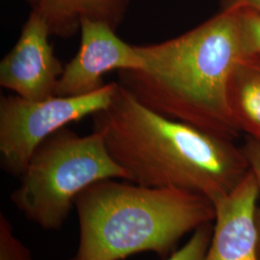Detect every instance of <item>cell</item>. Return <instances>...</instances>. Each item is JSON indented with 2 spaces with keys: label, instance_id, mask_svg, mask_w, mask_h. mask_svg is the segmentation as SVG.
I'll list each match as a JSON object with an SVG mask.
<instances>
[{
  "label": "cell",
  "instance_id": "cell-3",
  "mask_svg": "<svg viewBox=\"0 0 260 260\" xmlns=\"http://www.w3.org/2000/svg\"><path fill=\"white\" fill-rule=\"evenodd\" d=\"M75 207L79 242L70 260H123L142 252L168 257L183 236L215 219L214 204L204 196L113 178L86 188Z\"/></svg>",
  "mask_w": 260,
  "mask_h": 260
},
{
  "label": "cell",
  "instance_id": "cell-14",
  "mask_svg": "<svg viewBox=\"0 0 260 260\" xmlns=\"http://www.w3.org/2000/svg\"><path fill=\"white\" fill-rule=\"evenodd\" d=\"M244 150V153L248 159L249 165L251 172L256 177L258 187L260 191V142L256 140L248 137L247 142L242 148ZM256 233H257V247H258V254L260 260V205L258 204L256 209Z\"/></svg>",
  "mask_w": 260,
  "mask_h": 260
},
{
  "label": "cell",
  "instance_id": "cell-15",
  "mask_svg": "<svg viewBox=\"0 0 260 260\" xmlns=\"http://www.w3.org/2000/svg\"><path fill=\"white\" fill-rule=\"evenodd\" d=\"M223 8L251 11L260 15V0H225Z\"/></svg>",
  "mask_w": 260,
  "mask_h": 260
},
{
  "label": "cell",
  "instance_id": "cell-6",
  "mask_svg": "<svg viewBox=\"0 0 260 260\" xmlns=\"http://www.w3.org/2000/svg\"><path fill=\"white\" fill-rule=\"evenodd\" d=\"M117 30L103 21L85 19L80 27L77 53L64 66L55 95L76 96L93 93L106 83L111 72L139 70L142 66L137 46L117 35Z\"/></svg>",
  "mask_w": 260,
  "mask_h": 260
},
{
  "label": "cell",
  "instance_id": "cell-2",
  "mask_svg": "<svg viewBox=\"0 0 260 260\" xmlns=\"http://www.w3.org/2000/svg\"><path fill=\"white\" fill-rule=\"evenodd\" d=\"M137 48L141 68L119 72L118 82L141 103L225 139L241 133L229 105L231 77L245 55L237 11L223 8L181 35Z\"/></svg>",
  "mask_w": 260,
  "mask_h": 260
},
{
  "label": "cell",
  "instance_id": "cell-9",
  "mask_svg": "<svg viewBox=\"0 0 260 260\" xmlns=\"http://www.w3.org/2000/svg\"><path fill=\"white\" fill-rule=\"evenodd\" d=\"M43 19L51 36L68 39L80 32L85 19L103 21L117 30L125 19L130 0H24Z\"/></svg>",
  "mask_w": 260,
  "mask_h": 260
},
{
  "label": "cell",
  "instance_id": "cell-11",
  "mask_svg": "<svg viewBox=\"0 0 260 260\" xmlns=\"http://www.w3.org/2000/svg\"><path fill=\"white\" fill-rule=\"evenodd\" d=\"M213 232V222L197 229L190 239L164 260H204Z\"/></svg>",
  "mask_w": 260,
  "mask_h": 260
},
{
  "label": "cell",
  "instance_id": "cell-7",
  "mask_svg": "<svg viewBox=\"0 0 260 260\" xmlns=\"http://www.w3.org/2000/svg\"><path fill=\"white\" fill-rule=\"evenodd\" d=\"M46 22L30 12L19 38L0 62V86L21 98L39 101L55 95L64 65L49 42Z\"/></svg>",
  "mask_w": 260,
  "mask_h": 260
},
{
  "label": "cell",
  "instance_id": "cell-5",
  "mask_svg": "<svg viewBox=\"0 0 260 260\" xmlns=\"http://www.w3.org/2000/svg\"><path fill=\"white\" fill-rule=\"evenodd\" d=\"M118 82L106 83L93 93L53 95L33 101L17 94L0 98V164L4 172L19 177L39 146L70 123L93 117L113 100Z\"/></svg>",
  "mask_w": 260,
  "mask_h": 260
},
{
  "label": "cell",
  "instance_id": "cell-4",
  "mask_svg": "<svg viewBox=\"0 0 260 260\" xmlns=\"http://www.w3.org/2000/svg\"><path fill=\"white\" fill-rule=\"evenodd\" d=\"M11 194L15 207L45 231L60 230L75 200L103 179L129 176L112 157L101 134L78 135L64 127L44 141L30 158Z\"/></svg>",
  "mask_w": 260,
  "mask_h": 260
},
{
  "label": "cell",
  "instance_id": "cell-10",
  "mask_svg": "<svg viewBox=\"0 0 260 260\" xmlns=\"http://www.w3.org/2000/svg\"><path fill=\"white\" fill-rule=\"evenodd\" d=\"M229 105L241 133L260 142V55H244L233 70Z\"/></svg>",
  "mask_w": 260,
  "mask_h": 260
},
{
  "label": "cell",
  "instance_id": "cell-8",
  "mask_svg": "<svg viewBox=\"0 0 260 260\" xmlns=\"http://www.w3.org/2000/svg\"><path fill=\"white\" fill-rule=\"evenodd\" d=\"M259 200L250 169L233 191L214 203L213 232L204 260H259L255 223Z\"/></svg>",
  "mask_w": 260,
  "mask_h": 260
},
{
  "label": "cell",
  "instance_id": "cell-12",
  "mask_svg": "<svg viewBox=\"0 0 260 260\" xmlns=\"http://www.w3.org/2000/svg\"><path fill=\"white\" fill-rule=\"evenodd\" d=\"M0 260H34L31 251L15 234L6 215L0 214Z\"/></svg>",
  "mask_w": 260,
  "mask_h": 260
},
{
  "label": "cell",
  "instance_id": "cell-13",
  "mask_svg": "<svg viewBox=\"0 0 260 260\" xmlns=\"http://www.w3.org/2000/svg\"><path fill=\"white\" fill-rule=\"evenodd\" d=\"M235 11L240 20L245 55H260V15L245 10Z\"/></svg>",
  "mask_w": 260,
  "mask_h": 260
},
{
  "label": "cell",
  "instance_id": "cell-1",
  "mask_svg": "<svg viewBox=\"0 0 260 260\" xmlns=\"http://www.w3.org/2000/svg\"><path fill=\"white\" fill-rule=\"evenodd\" d=\"M92 119L112 157L140 185L189 191L214 204L250 172L233 140L154 111L119 82L110 104Z\"/></svg>",
  "mask_w": 260,
  "mask_h": 260
}]
</instances>
